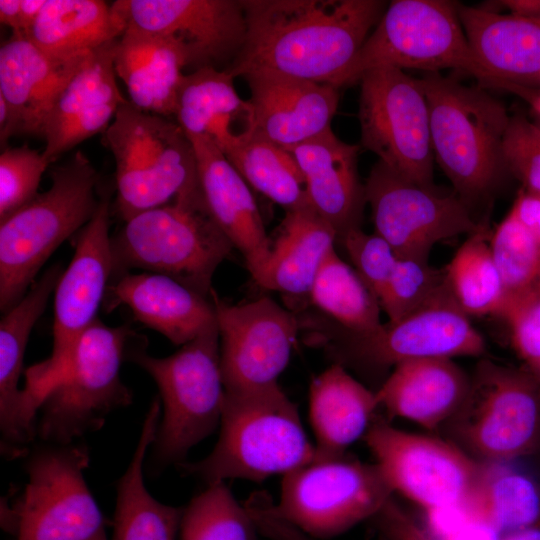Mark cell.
Segmentation results:
<instances>
[{
    "mask_svg": "<svg viewBox=\"0 0 540 540\" xmlns=\"http://www.w3.org/2000/svg\"><path fill=\"white\" fill-rule=\"evenodd\" d=\"M247 22L230 75L259 70L344 86L387 8L380 0H242Z\"/></svg>",
    "mask_w": 540,
    "mask_h": 540,
    "instance_id": "1",
    "label": "cell"
},
{
    "mask_svg": "<svg viewBox=\"0 0 540 540\" xmlns=\"http://www.w3.org/2000/svg\"><path fill=\"white\" fill-rule=\"evenodd\" d=\"M220 434L204 459L182 464L186 474L207 485L226 479L261 482L315 461L297 406L278 383L240 391H225Z\"/></svg>",
    "mask_w": 540,
    "mask_h": 540,
    "instance_id": "2",
    "label": "cell"
},
{
    "mask_svg": "<svg viewBox=\"0 0 540 540\" xmlns=\"http://www.w3.org/2000/svg\"><path fill=\"white\" fill-rule=\"evenodd\" d=\"M233 248L209 213L201 189L124 221L111 237L112 277L143 269L211 298L213 275Z\"/></svg>",
    "mask_w": 540,
    "mask_h": 540,
    "instance_id": "3",
    "label": "cell"
},
{
    "mask_svg": "<svg viewBox=\"0 0 540 540\" xmlns=\"http://www.w3.org/2000/svg\"><path fill=\"white\" fill-rule=\"evenodd\" d=\"M430 114L434 159L468 205L488 196L506 172L502 144L510 115L482 87L439 72L420 79Z\"/></svg>",
    "mask_w": 540,
    "mask_h": 540,
    "instance_id": "4",
    "label": "cell"
},
{
    "mask_svg": "<svg viewBox=\"0 0 540 540\" xmlns=\"http://www.w3.org/2000/svg\"><path fill=\"white\" fill-rule=\"evenodd\" d=\"M51 186L0 221V309L26 294L51 254L96 213L98 174L78 151L51 172Z\"/></svg>",
    "mask_w": 540,
    "mask_h": 540,
    "instance_id": "5",
    "label": "cell"
},
{
    "mask_svg": "<svg viewBox=\"0 0 540 540\" xmlns=\"http://www.w3.org/2000/svg\"><path fill=\"white\" fill-rule=\"evenodd\" d=\"M145 348L146 342L136 346L128 360L144 369L160 392L163 414L150 456L157 471L181 463L221 422L225 386L218 324L167 357H153Z\"/></svg>",
    "mask_w": 540,
    "mask_h": 540,
    "instance_id": "6",
    "label": "cell"
},
{
    "mask_svg": "<svg viewBox=\"0 0 540 540\" xmlns=\"http://www.w3.org/2000/svg\"><path fill=\"white\" fill-rule=\"evenodd\" d=\"M104 140L115 160L116 206L124 221L201 190L193 143L171 118L126 101Z\"/></svg>",
    "mask_w": 540,
    "mask_h": 540,
    "instance_id": "7",
    "label": "cell"
},
{
    "mask_svg": "<svg viewBox=\"0 0 540 540\" xmlns=\"http://www.w3.org/2000/svg\"><path fill=\"white\" fill-rule=\"evenodd\" d=\"M142 343L126 325L111 327L97 319L78 339L68 368L43 399L36 437L67 445L102 428L108 415L132 403L120 377L121 364Z\"/></svg>",
    "mask_w": 540,
    "mask_h": 540,
    "instance_id": "8",
    "label": "cell"
},
{
    "mask_svg": "<svg viewBox=\"0 0 540 540\" xmlns=\"http://www.w3.org/2000/svg\"><path fill=\"white\" fill-rule=\"evenodd\" d=\"M381 66L426 73L457 69L476 78L482 88L510 92L472 51L459 19L458 4L451 1H392L351 64L344 85Z\"/></svg>",
    "mask_w": 540,
    "mask_h": 540,
    "instance_id": "9",
    "label": "cell"
},
{
    "mask_svg": "<svg viewBox=\"0 0 540 540\" xmlns=\"http://www.w3.org/2000/svg\"><path fill=\"white\" fill-rule=\"evenodd\" d=\"M461 449L483 463L540 452V377L530 369L478 363L468 393L445 423Z\"/></svg>",
    "mask_w": 540,
    "mask_h": 540,
    "instance_id": "10",
    "label": "cell"
},
{
    "mask_svg": "<svg viewBox=\"0 0 540 540\" xmlns=\"http://www.w3.org/2000/svg\"><path fill=\"white\" fill-rule=\"evenodd\" d=\"M84 445L43 443L26 462L24 493L3 525L16 540H107L105 520L84 477Z\"/></svg>",
    "mask_w": 540,
    "mask_h": 540,
    "instance_id": "11",
    "label": "cell"
},
{
    "mask_svg": "<svg viewBox=\"0 0 540 540\" xmlns=\"http://www.w3.org/2000/svg\"><path fill=\"white\" fill-rule=\"evenodd\" d=\"M305 328L340 361L386 368L412 360L481 356L486 345L452 295L366 334L348 332L325 316L309 315Z\"/></svg>",
    "mask_w": 540,
    "mask_h": 540,
    "instance_id": "12",
    "label": "cell"
},
{
    "mask_svg": "<svg viewBox=\"0 0 540 540\" xmlns=\"http://www.w3.org/2000/svg\"><path fill=\"white\" fill-rule=\"evenodd\" d=\"M112 276L109 202L102 200L77 235L73 258L54 291L51 355L25 373L23 391L34 412L65 374L80 336L97 320Z\"/></svg>",
    "mask_w": 540,
    "mask_h": 540,
    "instance_id": "13",
    "label": "cell"
},
{
    "mask_svg": "<svg viewBox=\"0 0 540 540\" xmlns=\"http://www.w3.org/2000/svg\"><path fill=\"white\" fill-rule=\"evenodd\" d=\"M393 491L377 464L344 456L313 462L284 475L277 504L269 511L319 540L373 518Z\"/></svg>",
    "mask_w": 540,
    "mask_h": 540,
    "instance_id": "14",
    "label": "cell"
},
{
    "mask_svg": "<svg viewBox=\"0 0 540 540\" xmlns=\"http://www.w3.org/2000/svg\"><path fill=\"white\" fill-rule=\"evenodd\" d=\"M359 81L362 146L405 179L432 186L430 114L420 79L381 66L363 73Z\"/></svg>",
    "mask_w": 540,
    "mask_h": 540,
    "instance_id": "15",
    "label": "cell"
},
{
    "mask_svg": "<svg viewBox=\"0 0 540 540\" xmlns=\"http://www.w3.org/2000/svg\"><path fill=\"white\" fill-rule=\"evenodd\" d=\"M393 492L428 511L466 504L483 464L455 443L397 429L375 418L363 437Z\"/></svg>",
    "mask_w": 540,
    "mask_h": 540,
    "instance_id": "16",
    "label": "cell"
},
{
    "mask_svg": "<svg viewBox=\"0 0 540 540\" xmlns=\"http://www.w3.org/2000/svg\"><path fill=\"white\" fill-rule=\"evenodd\" d=\"M364 186L375 233L390 244L399 259L428 262L436 243L470 235L482 226L455 192L414 183L380 161Z\"/></svg>",
    "mask_w": 540,
    "mask_h": 540,
    "instance_id": "17",
    "label": "cell"
},
{
    "mask_svg": "<svg viewBox=\"0 0 540 540\" xmlns=\"http://www.w3.org/2000/svg\"><path fill=\"white\" fill-rule=\"evenodd\" d=\"M225 391L278 383L301 329L300 319L269 297L232 305L211 293Z\"/></svg>",
    "mask_w": 540,
    "mask_h": 540,
    "instance_id": "18",
    "label": "cell"
},
{
    "mask_svg": "<svg viewBox=\"0 0 540 540\" xmlns=\"http://www.w3.org/2000/svg\"><path fill=\"white\" fill-rule=\"evenodd\" d=\"M111 6L124 31L175 40L196 69L234 59L246 37L242 0H118Z\"/></svg>",
    "mask_w": 540,
    "mask_h": 540,
    "instance_id": "19",
    "label": "cell"
},
{
    "mask_svg": "<svg viewBox=\"0 0 540 540\" xmlns=\"http://www.w3.org/2000/svg\"><path fill=\"white\" fill-rule=\"evenodd\" d=\"M87 56H54L12 33L0 48V97L9 111L2 148L15 134L41 136L50 109Z\"/></svg>",
    "mask_w": 540,
    "mask_h": 540,
    "instance_id": "20",
    "label": "cell"
},
{
    "mask_svg": "<svg viewBox=\"0 0 540 540\" xmlns=\"http://www.w3.org/2000/svg\"><path fill=\"white\" fill-rule=\"evenodd\" d=\"M116 40L88 54L50 109L41 134L45 140L42 154L49 164L82 141L105 132L127 101L116 83Z\"/></svg>",
    "mask_w": 540,
    "mask_h": 540,
    "instance_id": "21",
    "label": "cell"
},
{
    "mask_svg": "<svg viewBox=\"0 0 540 540\" xmlns=\"http://www.w3.org/2000/svg\"><path fill=\"white\" fill-rule=\"evenodd\" d=\"M242 77L250 88L254 134L289 148L331 128L340 98L338 87L266 70Z\"/></svg>",
    "mask_w": 540,
    "mask_h": 540,
    "instance_id": "22",
    "label": "cell"
},
{
    "mask_svg": "<svg viewBox=\"0 0 540 540\" xmlns=\"http://www.w3.org/2000/svg\"><path fill=\"white\" fill-rule=\"evenodd\" d=\"M62 273L61 265L50 267L1 318V454L10 459L28 454V445L36 438V414L29 407L18 383L31 330L45 311Z\"/></svg>",
    "mask_w": 540,
    "mask_h": 540,
    "instance_id": "23",
    "label": "cell"
},
{
    "mask_svg": "<svg viewBox=\"0 0 540 540\" xmlns=\"http://www.w3.org/2000/svg\"><path fill=\"white\" fill-rule=\"evenodd\" d=\"M458 15L481 64L531 104L540 88V17L460 4Z\"/></svg>",
    "mask_w": 540,
    "mask_h": 540,
    "instance_id": "24",
    "label": "cell"
},
{
    "mask_svg": "<svg viewBox=\"0 0 540 540\" xmlns=\"http://www.w3.org/2000/svg\"><path fill=\"white\" fill-rule=\"evenodd\" d=\"M189 138L195 149L200 185L209 213L242 254L255 281L268 260L272 240L266 233L249 185L208 137Z\"/></svg>",
    "mask_w": 540,
    "mask_h": 540,
    "instance_id": "25",
    "label": "cell"
},
{
    "mask_svg": "<svg viewBox=\"0 0 540 540\" xmlns=\"http://www.w3.org/2000/svg\"><path fill=\"white\" fill-rule=\"evenodd\" d=\"M285 149L303 174L311 208L333 228L337 242L361 228L367 203L358 174L359 147L343 142L330 128Z\"/></svg>",
    "mask_w": 540,
    "mask_h": 540,
    "instance_id": "26",
    "label": "cell"
},
{
    "mask_svg": "<svg viewBox=\"0 0 540 540\" xmlns=\"http://www.w3.org/2000/svg\"><path fill=\"white\" fill-rule=\"evenodd\" d=\"M105 308L126 306L134 319L184 345L217 324L211 298L157 273H123L110 282Z\"/></svg>",
    "mask_w": 540,
    "mask_h": 540,
    "instance_id": "27",
    "label": "cell"
},
{
    "mask_svg": "<svg viewBox=\"0 0 540 540\" xmlns=\"http://www.w3.org/2000/svg\"><path fill=\"white\" fill-rule=\"evenodd\" d=\"M469 387L470 378L452 359H412L396 364L375 394L390 416L435 430L456 413Z\"/></svg>",
    "mask_w": 540,
    "mask_h": 540,
    "instance_id": "28",
    "label": "cell"
},
{
    "mask_svg": "<svg viewBox=\"0 0 540 540\" xmlns=\"http://www.w3.org/2000/svg\"><path fill=\"white\" fill-rule=\"evenodd\" d=\"M113 63L137 109L171 118L177 93L189 66L184 48L156 33L126 29L116 40Z\"/></svg>",
    "mask_w": 540,
    "mask_h": 540,
    "instance_id": "29",
    "label": "cell"
},
{
    "mask_svg": "<svg viewBox=\"0 0 540 540\" xmlns=\"http://www.w3.org/2000/svg\"><path fill=\"white\" fill-rule=\"evenodd\" d=\"M233 79L215 67L185 74L173 116L188 137L206 136L222 152L255 133L252 105L238 95Z\"/></svg>",
    "mask_w": 540,
    "mask_h": 540,
    "instance_id": "30",
    "label": "cell"
},
{
    "mask_svg": "<svg viewBox=\"0 0 540 540\" xmlns=\"http://www.w3.org/2000/svg\"><path fill=\"white\" fill-rule=\"evenodd\" d=\"M379 407L376 394L335 363L316 376L309 390V415L315 435L314 462L340 458L364 437Z\"/></svg>",
    "mask_w": 540,
    "mask_h": 540,
    "instance_id": "31",
    "label": "cell"
},
{
    "mask_svg": "<svg viewBox=\"0 0 540 540\" xmlns=\"http://www.w3.org/2000/svg\"><path fill=\"white\" fill-rule=\"evenodd\" d=\"M335 242V231L313 209L287 211L268 260L254 282L291 298L308 299L319 268Z\"/></svg>",
    "mask_w": 540,
    "mask_h": 540,
    "instance_id": "32",
    "label": "cell"
},
{
    "mask_svg": "<svg viewBox=\"0 0 540 540\" xmlns=\"http://www.w3.org/2000/svg\"><path fill=\"white\" fill-rule=\"evenodd\" d=\"M161 419V401H152L146 413L132 459L118 480L111 540H175L184 508L163 504L146 489L144 460L155 440Z\"/></svg>",
    "mask_w": 540,
    "mask_h": 540,
    "instance_id": "33",
    "label": "cell"
},
{
    "mask_svg": "<svg viewBox=\"0 0 540 540\" xmlns=\"http://www.w3.org/2000/svg\"><path fill=\"white\" fill-rule=\"evenodd\" d=\"M123 31L112 6L105 1L46 0L24 36L51 55L76 57L115 41Z\"/></svg>",
    "mask_w": 540,
    "mask_h": 540,
    "instance_id": "34",
    "label": "cell"
},
{
    "mask_svg": "<svg viewBox=\"0 0 540 540\" xmlns=\"http://www.w3.org/2000/svg\"><path fill=\"white\" fill-rule=\"evenodd\" d=\"M502 463H483L477 488L466 503L475 521L501 536L540 521V486Z\"/></svg>",
    "mask_w": 540,
    "mask_h": 540,
    "instance_id": "35",
    "label": "cell"
},
{
    "mask_svg": "<svg viewBox=\"0 0 540 540\" xmlns=\"http://www.w3.org/2000/svg\"><path fill=\"white\" fill-rule=\"evenodd\" d=\"M223 154L249 186L286 212L311 208L303 174L285 148L253 134Z\"/></svg>",
    "mask_w": 540,
    "mask_h": 540,
    "instance_id": "36",
    "label": "cell"
},
{
    "mask_svg": "<svg viewBox=\"0 0 540 540\" xmlns=\"http://www.w3.org/2000/svg\"><path fill=\"white\" fill-rule=\"evenodd\" d=\"M308 300L323 316L351 333H370L382 324L377 297L335 248L320 266Z\"/></svg>",
    "mask_w": 540,
    "mask_h": 540,
    "instance_id": "37",
    "label": "cell"
},
{
    "mask_svg": "<svg viewBox=\"0 0 540 540\" xmlns=\"http://www.w3.org/2000/svg\"><path fill=\"white\" fill-rule=\"evenodd\" d=\"M491 234L488 225L482 224L445 267L451 295L468 316H501L506 305V290L490 249Z\"/></svg>",
    "mask_w": 540,
    "mask_h": 540,
    "instance_id": "38",
    "label": "cell"
},
{
    "mask_svg": "<svg viewBox=\"0 0 540 540\" xmlns=\"http://www.w3.org/2000/svg\"><path fill=\"white\" fill-rule=\"evenodd\" d=\"M258 532L246 506L224 482L208 485L184 508L181 540H255Z\"/></svg>",
    "mask_w": 540,
    "mask_h": 540,
    "instance_id": "39",
    "label": "cell"
},
{
    "mask_svg": "<svg viewBox=\"0 0 540 540\" xmlns=\"http://www.w3.org/2000/svg\"><path fill=\"white\" fill-rule=\"evenodd\" d=\"M490 249L507 300L540 280V245L511 212L492 231Z\"/></svg>",
    "mask_w": 540,
    "mask_h": 540,
    "instance_id": "40",
    "label": "cell"
},
{
    "mask_svg": "<svg viewBox=\"0 0 540 540\" xmlns=\"http://www.w3.org/2000/svg\"><path fill=\"white\" fill-rule=\"evenodd\" d=\"M448 295L451 292L445 268L438 269L428 262L398 258L379 303L389 321H397Z\"/></svg>",
    "mask_w": 540,
    "mask_h": 540,
    "instance_id": "41",
    "label": "cell"
},
{
    "mask_svg": "<svg viewBox=\"0 0 540 540\" xmlns=\"http://www.w3.org/2000/svg\"><path fill=\"white\" fill-rule=\"evenodd\" d=\"M49 162L27 145L5 148L0 155V221L26 205L37 194Z\"/></svg>",
    "mask_w": 540,
    "mask_h": 540,
    "instance_id": "42",
    "label": "cell"
},
{
    "mask_svg": "<svg viewBox=\"0 0 540 540\" xmlns=\"http://www.w3.org/2000/svg\"><path fill=\"white\" fill-rule=\"evenodd\" d=\"M502 157L506 171L522 183V189L540 195V126L536 122L521 113L510 116Z\"/></svg>",
    "mask_w": 540,
    "mask_h": 540,
    "instance_id": "43",
    "label": "cell"
},
{
    "mask_svg": "<svg viewBox=\"0 0 540 540\" xmlns=\"http://www.w3.org/2000/svg\"><path fill=\"white\" fill-rule=\"evenodd\" d=\"M501 317L510 326L517 354L540 377V280L509 298Z\"/></svg>",
    "mask_w": 540,
    "mask_h": 540,
    "instance_id": "44",
    "label": "cell"
},
{
    "mask_svg": "<svg viewBox=\"0 0 540 540\" xmlns=\"http://www.w3.org/2000/svg\"><path fill=\"white\" fill-rule=\"evenodd\" d=\"M345 248L356 272L379 301L398 257L390 244L375 232L361 228L349 231L339 242Z\"/></svg>",
    "mask_w": 540,
    "mask_h": 540,
    "instance_id": "45",
    "label": "cell"
},
{
    "mask_svg": "<svg viewBox=\"0 0 540 540\" xmlns=\"http://www.w3.org/2000/svg\"><path fill=\"white\" fill-rule=\"evenodd\" d=\"M385 540H443L390 497L373 517Z\"/></svg>",
    "mask_w": 540,
    "mask_h": 540,
    "instance_id": "46",
    "label": "cell"
},
{
    "mask_svg": "<svg viewBox=\"0 0 540 540\" xmlns=\"http://www.w3.org/2000/svg\"><path fill=\"white\" fill-rule=\"evenodd\" d=\"M246 507L258 532L271 540H319L315 539L286 521L274 516L268 509L264 496L254 497Z\"/></svg>",
    "mask_w": 540,
    "mask_h": 540,
    "instance_id": "47",
    "label": "cell"
},
{
    "mask_svg": "<svg viewBox=\"0 0 540 540\" xmlns=\"http://www.w3.org/2000/svg\"><path fill=\"white\" fill-rule=\"evenodd\" d=\"M510 212L533 234L540 245V195L521 189Z\"/></svg>",
    "mask_w": 540,
    "mask_h": 540,
    "instance_id": "48",
    "label": "cell"
},
{
    "mask_svg": "<svg viewBox=\"0 0 540 540\" xmlns=\"http://www.w3.org/2000/svg\"><path fill=\"white\" fill-rule=\"evenodd\" d=\"M46 0H21L20 33L26 35L41 13Z\"/></svg>",
    "mask_w": 540,
    "mask_h": 540,
    "instance_id": "49",
    "label": "cell"
},
{
    "mask_svg": "<svg viewBox=\"0 0 540 540\" xmlns=\"http://www.w3.org/2000/svg\"><path fill=\"white\" fill-rule=\"evenodd\" d=\"M21 0H0V22L20 33Z\"/></svg>",
    "mask_w": 540,
    "mask_h": 540,
    "instance_id": "50",
    "label": "cell"
},
{
    "mask_svg": "<svg viewBox=\"0 0 540 540\" xmlns=\"http://www.w3.org/2000/svg\"><path fill=\"white\" fill-rule=\"evenodd\" d=\"M498 3L508 8L511 13L540 17V0H508Z\"/></svg>",
    "mask_w": 540,
    "mask_h": 540,
    "instance_id": "51",
    "label": "cell"
},
{
    "mask_svg": "<svg viewBox=\"0 0 540 540\" xmlns=\"http://www.w3.org/2000/svg\"><path fill=\"white\" fill-rule=\"evenodd\" d=\"M500 540H540V521L528 527L507 533Z\"/></svg>",
    "mask_w": 540,
    "mask_h": 540,
    "instance_id": "52",
    "label": "cell"
},
{
    "mask_svg": "<svg viewBox=\"0 0 540 540\" xmlns=\"http://www.w3.org/2000/svg\"><path fill=\"white\" fill-rule=\"evenodd\" d=\"M530 106H531L532 113L534 114L536 118V124L540 126V88L536 97L530 104Z\"/></svg>",
    "mask_w": 540,
    "mask_h": 540,
    "instance_id": "53",
    "label": "cell"
},
{
    "mask_svg": "<svg viewBox=\"0 0 540 540\" xmlns=\"http://www.w3.org/2000/svg\"><path fill=\"white\" fill-rule=\"evenodd\" d=\"M536 456H538V458H539V463H540V452H539Z\"/></svg>",
    "mask_w": 540,
    "mask_h": 540,
    "instance_id": "54",
    "label": "cell"
}]
</instances>
